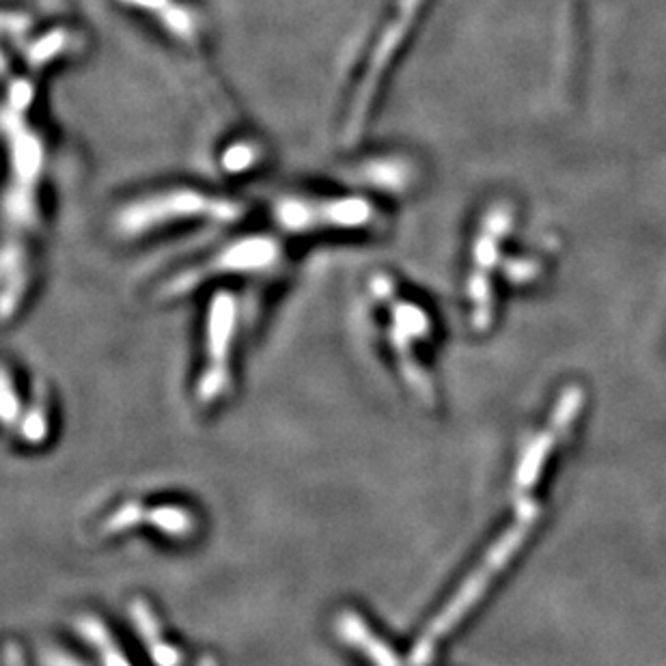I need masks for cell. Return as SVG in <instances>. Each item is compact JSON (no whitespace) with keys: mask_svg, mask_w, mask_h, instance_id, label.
Listing matches in <instances>:
<instances>
[{"mask_svg":"<svg viewBox=\"0 0 666 666\" xmlns=\"http://www.w3.org/2000/svg\"><path fill=\"white\" fill-rule=\"evenodd\" d=\"M35 81L30 76H7L2 134L7 147L4 231L33 237L41 224V184L46 175V140L33 123Z\"/></svg>","mask_w":666,"mask_h":666,"instance_id":"1","label":"cell"},{"mask_svg":"<svg viewBox=\"0 0 666 666\" xmlns=\"http://www.w3.org/2000/svg\"><path fill=\"white\" fill-rule=\"evenodd\" d=\"M244 199L201 184H160L123 197L111 212L116 239L138 242L182 226H231L244 221Z\"/></svg>","mask_w":666,"mask_h":666,"instance_id":"2","label":"cell"},{"mask_svg":"<svg viewBox=\"0 0 666 666\" xmlns=\"http://www.w3.org/2000/svg\"><path fill=\"white\" fill-rule=\"evenodd\" d=\"M270 219L283 237H369L380 235L388 224L378 199L358 190L283 193L270 203Z\"/></svg>","mask_w":666,"mask_h":666,"instance_id":"3","label":"cell"},{"mask_svg":"<svg viewBox=\"0 0 666 666\" xmlns=\"http://www.w3.org/2000/svg\"><path fill=\"white\" fill-rule=\"evenodd\" d=\"M287 259L279 231H252L224 239L206 257L180 268L158 285V300L171 303L219 279H266L281 272Z\"/></svg>","mask_w":666,"mask_h":666,"instance_id":"4","label":"cell"},{"mask_svg":"<svg viewBox=\"0 0 666 666\" xmlns=\"http://www.w3.org/2000/svg\"><path fill=\"white\" fill-rule=\"evenodd\" d=\"M425 2L428 0H393V4L388 7V15L382 20L380 30L375 33L369 52L362 61V70L356 78V85L349 94L341 130L343 143H358V138L367 130L378 107V98L382 96V89L395 67V61L402 54Z\"/></svg>","mask_w":666,"mask_h":666,"instance_id":"5","label":"cell"},{"mask_svg":"<svg viewBox=\"0 0 666 666\" xmlns=\"http://www.w3.org/2000/svg\"><path fill=\"white\" fill-rule=\"evenodd\" d=\"M369 292L386 316V343L404 382L421 402L432 404L434 384L417 356V345L432 334L430 313L423 305L402 296L395 279L386 272H378L369 279Z\"/></svg>","mask_w":666,"mask_h":666,"instance_id":"6","label":"cell"},{"mask_svg":"<svg viewBox=\"0 0 666 666\" xmlns=\"http://www.w3.org/2000/svg\"><path fill=\"white\" fill-rule=\"evenodd\" d=\"M529 525L516 520L514 527H509L488 551L485 558L472 569V574L466 578V582L453 593V597L439 610V615L428 624V628L421 632L419 641L415 643L410 652V666H425L436 654L439 645L444 639L459 626V621L474 608V604L481 600V595L488 591L492 580L505 569V565L520 551L522 542L529 535Z\"/></svg>","mask_w":666,"mask_h":666,"instance_id":"7","label":"cell"},{"mask_svg":"<svg viewBox=\"0 0 666 666\" xmlns=\"http://www.w3.org/2000/svg\"><path fill=\"white\" fill-rule=\"evenodd\" d=\"M239 333V300L229 289H217L206 307L203 362L195 395L201 406L221 402L233 380V351Z\"/></svg>","mask_w":666,"mask_h":666,"instance_id":"8","label":"cell"},{"mask_svg":"<svg viewBox=\"0 0 666 666\" xmlns=\"http://www.w3.org/2000/svg\"><path fill=\"white\" fill-rule=\"evenodd\" d=\"M119 7L140 15L169 41L199 54L206 50L210 26L206 13L193 0H114Z\"/></svg>","mask_w":666,"mask_h":666,"instance_id":"9","label":"cell"},{"mask_svg":"<svg viewBox=\"0 0 666 666\" xmlns=\"http://www.w3.org/2000/svg\"><path fill=\"white\" fill-rule=\"evenodd\" d=\"M507 217L501 210L488 214L472 246V272L468 279V300L472 307V324L485 331L492 322V281L490 274L498 261V246L507 229Z\"/></svg>","mask_w":666,"mask_h":666,"instance_id":"10","label":"cell"},{"mask_svg":"<svg viewBox=\"0 0 666 666\" xmlns=\"http://www.w3.org/2000/svg\"><path fill=\"white\" fill-rule=\"evenodd\" d=\"M2 320L9 324L17 311L22 309L35 272V255H33V237L4 231L2 237Z\"/></svg>","mask_w":666,"mask_h":666,"instance_id":"11","label":"cell"},{"mask_svg":"<svg viewBox=\"0 0 666 666\" xmlns=\"http://www.w3.org/2000/svg\"><path fill=\"white\" fill-rule=\"evenodd\" d=\"M354 182L369 188L367 193L380 195H402L408 193L417 180V166L410 158L388 151V153H373L360 158L351 169Z\"/></svg>","mask_w":666,"mask_h":666,"instance_id":"12","label":"cell"},{"mask_svg":"<svg viewBox=\"0 0 666 666\" xmlns=\"http://www.w3.org/2000/svg\"><path fill=\"white\" fill-rule=\"evenodd\" d=\"M334 630H336V637L347 648H351L354 652L365 656L369 665L399 666V658H397L395 650L367 624V619L360 613H356L351 608L341 610L336 615Z\"/></svg>","mask_w":666,"mask_h":666,"instance_id":"13","label":"cell"},{"mask_svg":"<svg viewBox=\"0 0 666 666\" xmlns=\"http://www.w3.org/2000/svg\"><path fill=\"white\" fill-rule=\"evenodd\" d=\"M132 628L136 637L140 639L149 661L156 666H184V654L180 648H175L151 608V604L145 597H134L127 606Z\"/></svg>","mask_w":666,"mask_h":666,"instance_id":"14","label":"cell"},{"mask_svg":"<svg viewBox=\"0 0 666 666\" xmlns=\"http://www.w3.org/2000/svg\"><path fill=\"white\" fill-rule=\"evenodd\" d=\"M143 527H149L169 540L188 542L199 531V516L182 503H158L147 505Z\"/></svg>","mask_w":666,"mask_h":666,"instance_id":"15","label":"cell"},{"mask_svg":"<svg viewBox=\"0 0 666 666\" xmlns=\"http://www.w3.org/2000/svg\"><path fill=\"white\" fill-rule=\"evenodd\" d=\"M11 432L15 441L26 446H41L48 441L50 436V395L41 382L33 384L30 399L24 404L22 415Z\"/></svg>","mask_w":666,"mask_h":666,"instance_id":"16","label":"cell"},{"mask_svg":"<svg viewBox=\"0 0 666 666\" xmlns=\"http://www.w3.org/2000/svg\"><path fill=\"white\" fill-rule=\"evenodd\" d=\"M78 46L76 35L72 28L59 26V28H50L44 30L41 35H37L33 41H24L22 54L26 65H30L35 72H41L50 65H54L57 61H61L63 57L72 54V50Z\"/></svg>","mask_w":666,"mask_h":666,"instance_id":"17","label":"cell"},{"mask_svg":"<svg viewBox=\"0 0 666 666\" xmlns=\"http://www.w3.org/2000/svg\"><path fill=\"white\" fill-rule=\"evenodd\" d=\"M76 632L96 652L102 666H134L125 650L116 643L111 628L94 613H83L76 619Z\"/></svg>","mask_w":666,"mask_h":666,"instance_id":"18","label":"cell"},{"mask_svg":"<svg viewBox=\"0 0 666 666\" xmlns=\"http://www.w3.org/2000/svg\"><path fill=\"white\" fill-rule=\"evenodd\" d=\"M560 436L556 434L555 430L548 425V430L544 434H540V439L535 443L531 444L522 457V464L518 468V474H516V498H525L529 496V490L540 481V474H542V468L553 451L556 441Z\"/></svg>","mask_w":666,"mask_h":666,"instance_id":"19","label":"cell"},{"mask_svg":"<svg viewBox=\"0 0 666 666\" xmlns=\"http://www.w3.org/2000/svg\"><path fill=\"white\" fill-rule=\"evenodd\" d=\"M22 408H24V402L20 397V391L15 388L11 369L4 365L2 384H0V415H2V423L9 432L15 428L17 419L22 415Z\"/></svg>","mask_w":666,"mask_h":666,"instance_id":"20","label":"cell"},{"mask_svg":"<svg viewBox=\"0 0 666 666\" xmlns=\"http://www.w3.org/2000/svg\"><path fill=\"white\" fill-rule=\"evenodd\" d=\"M261 158V149L257 143L237 140L235 145L226 147L222 153V166L231 173H244L250 171Z\"/></svg>","mask_w":666,"mask_h":666,"instance_id":"21","label":"cell"},{"mask_svg":"<svg viewBox=\"0 0 666 666\" xmlns=\"http://www.w3.org/2000/svg\"><path fill=\"white\" fill-rule=\"evenodd\" d=\"M4 666H26L22 650L11 641L7 643V650H4Z\"/></svg>","mask_w":666,"mask_h":666,"instance_id":"22","label":"cell"}]
</instances>
